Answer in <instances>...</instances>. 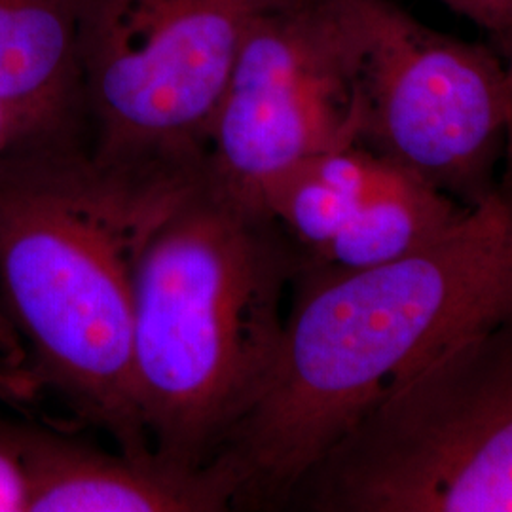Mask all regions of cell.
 <instances>
[{"label": "cell", "mask_w": 512, "mask_h": 512, "mask_svg": "<svg viewBox=\"0 0 512 512\" xmlns=\"http://www.w3.org/2000/svg\"><path fill=\"white\" fill-rule=\"evenodd\" d=\"M272 374L213 461L236 509H285L349 429L442 353L512 315V177L420 251L366 270L300 262Z\"/></svg>", "instance_id": "cell-1"}, {"label": "cell", "mask_w": 512, "mask_h": 512, "mask_svg": "<svg viewBox=\"0 0 512 512\" xmlns=\"http://www.w3.org/2000/svg\"><path fill=\"white\" fill-rule=\"evenodd\" d=\"M203 169L99 162L82 137L0 158V304L38 389L133 458H156L133 387L141 256Z\"/></svg>", "instance_id": "cell-2"}, {"label": "cell", "mask_w": 512, "mask_h": 512, "mask_svg": "<svg viewBox=\"0 0 512 512\" xmlns=\"http://www.w3.org/2000/svg\"><path fill=\"white\" fill-rule=\"evenodd\" d=\"M302 251L203 175L152 234L133 308V387L156 458L205 469L268 382Z\"/></svg>", "instance_id": "cell-3"}, {"label": "cell", "mask_w": 512, "mask_h": 512, "mask_svg": "<svg viewBox=\"0 0 512 512\" xmlns=\"http://www.w3.org/2000/svg\"><path fill=\"white\" fill-rule=\"evenodd\" d=\"M285 509L512 512V315L366 412Z\"/></svg>", "instance_id": "cell-4"}, {"label": "cell", "mask_w": 512, "mask_h": 512, "mask_svg": "<svg viewBox=\"0 0 512 512\" xmlns=\"http://www.w3.org/2000/svg\"><path fill=\"white\" fill-rule=\"evenodd\" d=\"M275 0H82V141L99 162L203 169L239 48Z\"/></svg>", "instance_id": "cell-5"}, {"label": "cell", "mask_w": 512, "mask_h": 512, "mask_svg": "<svg viewBox=\"0 0 512 512\" xmlns=\"http://www.w3.org/2000/svg\"><path fill=\"white\" fill-rule=\"evenodd\" d=\"M363 37L355 0H275L251 23L205 152L209 183L260 205L281 175L359 145Z\"/></svg>", "instance_id": "cell-6"}, {"label": "cell", "mask_w": 512, "mask_h": 512, "mask_svg": "<svg viewBox=\"0 0 512 512\" xmlns=\"http://www.w3.org/2000/svg\"><path fill=\"white\" fill-rule=\"evenodd\" d=\"M363 37L359 145L476 207L509 152L512 92L494 50L423 25L393 0H355Z\"/></svg>", "instance_id": "cell-7"}, {"label": "cell", "mask_w": 512, "mask_h": 512, "mask_svg": "<svg viewBox=\"0 0 512 512\" xmlns=\"http://www.w3.org/2000/svg\"><path fill=\"white\" fill-rule=\"evenodd\" d=\"M27 512H219L236 509V482L211 461L183 469L109 452L55 425L23 421Z\"/></svg>", "instance_id": "cell-8"}, {"label": "cell", "mask_w": 512, "mask_h": 512, "mask_svg": "<svg viewBox=\"0 0 512 512\" xmlns=\"http://www.w3.org/2000/svg\"><path fill=\"white\" fill-rule=\"evenodd\" d=\"M80 21L82 0H0V105L18 145L82 137Z\"/></svg>", "instance_id": "cell-9"}, {"label": "cell", "mask_w": 512, "mask_h": 512, "mask_svg": "<svg viewBox=\"0 0 512 512\" xmlns=\"http://www.w3.org/2000/svg\"><path fill=\"white\" fill-rule=\"evenodd\" d=\"M471 209L384 160L374 188L342 232L319 255L302 258L330 270L384 266L427 247Z\"/></svg>", "instance_id": "cell-10"}, {"label": "cell", "mask_w": 512, "mask_h": 512, "mask_svg": "<svg viewBox=\"0 0 512 512\" xmlns=\"http://www.w3.org/2000/svg\"><path fill=\"white\" fill-rule=\"evenodd\" d=\"M260 205L302 245V255L315 256L342 232L359 203L334 190L304 162L270 184Z\"/></svg>", "instance_id": "cell-11"}, {"label": "cell", "mask_w": 512, "mask_h": 512, "mask_svg": "<svg viewBox=\"0 0 512 512\" xmlns=\"http://www.w3.org/2000/svg\"><path fill=\"white\" fill-rule=\"evenodd\" d=\"M23 421L0 416V512L29 511Z\"/></svg>", "instance_id": "cell-12"}, {"label": "cell", "mask_w": 512, "mask_h": 512, "mask_svg": "<svg viewBox=\"0 0 512 512\" xmlns=\"http://www.w3.org/2000/svg\"><path fill=\"white\" fill-rule=\"evenodd\" d=\"M499 42L512 29V0H437Z\"/></svg>", "instance_id": "cell-13"}, {"label": "cell", "mask_w": 512, "mask_h": 512, "mask_svg": "<svg viewBox=\"0 0 512 512\" xmlns=\"http://www.w3.org/2000/svg\"><path fill=\"white\" fill-rule=\"evenodd\" d=\"M35 399V385L29 372L0 355V401L25 406Z\"/></svg>", "instance_id": "cell-14"}, {"label": "cell", "mask_w": 512, "mask_h": 512, "mask_svg": "<svg viewBox=\"0 0 512 512\" xmlns=\"http://www.w3.org/2000/svg\"><path fill=\"white\" fill-rule=\"evenodd\" d=\"M0 355L6 357L10 363L29 370L25 346H23V342L19 338L18 330L14 329L12 321L8 319L2 304H0Z\"/></svg>", "instance_id": "cell-15"}, {"label": "cell", "mask_w": 512, "mask_h": 512, "mask_svg": "<svg viewBox=\"0 0 512 512\" xmlns=\"http://www.w3.org/2000/svg\"><path fill=\"white\" fill-rule=\"evenodd\" d=\"M16 145H18V131L8 112L0 105V158Z\"/></svg>", "instance_id": "cell-16"}, {"label": "cell", "mask_w": 512, "mask_h": 512, "mask_svg": "<svg viewBox=\"0 0 512 512\" xmlns=\"http://www.w3.org/2000/svg\"><path fill=\"white\" fill-rule=\"evenodd\" d=\"M499 46V52H501V59L505 63V69H507V76H509V82H511L512 92V29L497 42Z\"/></svg>", "instance_id": "cell-17"}, {"label": "cell", "mask_w": 512, "mask_h": 512, "mask_svg": "<svg viewBox=\"0 0 512 512\" xmlns=\"http://www.w3.org/2000/svg\"><path fill=\"white\" fill-rule=\"evenodd\" d=\"M507 164H509V175L512 177V137L511 145H509V152H507Z\"/></svg>", "instance_id": "cell-18"}]
</instances>
